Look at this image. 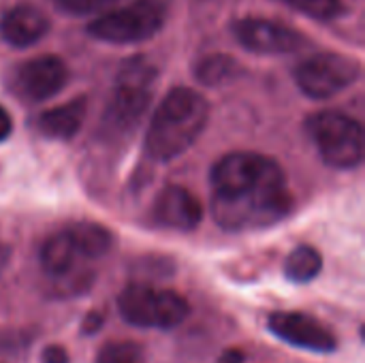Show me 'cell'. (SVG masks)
Listing matches in <instances>:
<instances>
[{
	"label": "cell",
	"instance_id": "cell-6",
	"mask_svg": "<svg viewBox=\"0 0 365 363\" xmlns=\"http://www.w3.org/2000/svg\"><path fill=\"white\" fill-rule=\"evenodd\" d=\"M167 19L163 0H135L115 11L103 13L88 24V34L103 43L133 45L152 39Z\"/></svg>",
	"mask_w": 365,
	"mask_h": 363
},
{
	"label": "cell",
	"instance_id": "cell-21",
	"mask_svg": "<svg viewBox=\"0 0 365 363\" xmlns=\"http://www.w3.org/2000/svg\"><path fill=\"white\" fill-rule=\"evenodd\" d=\"M103 325H105V312L92 310V312L86 315V319H83V323H81V334H83V336H92V334L101 332Z\"/></svg>",
	"mask_w": 365,
	"mask_h": 363
},
{
	"label": "cell",
	"instance_id": "cell-16",
	"mask_svg": "<svg viewBox=\"0 0 365 363\" xmlns=\"http://www.w3.org/2000/svg\"><path fill=\"white\" fill-rule=\"evenodd\" d=\"M323 270V257L312 246H297L284 261V276L295 285L312 282Z\"/></svg>",
	"mask_w": 365,
	"mask_h": 363
},
{
	"label": "cell",
	"instance_id": "cell-13",
	"mask_svg": "<svg viewBox=\"0 0 365 363\" xmlns=\"http://www.w3.org/2000/svg\"><path fill=\"white\" fill-rule=\"evenodd\" d=\"M49 32V19L32 4H17L0 19V34L13 47H32Z\"/></svg>",
	"mask_w": 365,
	"mask_h": 363
},
{
	"label": "cell",
	"instance_id": "cell-23",
	"mask_svg": "<svg viewBox=\"0 0 365 363\" xmlns=\"http://www.w3.org/2000/svg\"><path fill=\"white\" fill-rule=\"evenodd\" d=\"M13 131V120H11V113L0 105V143L11 135Z\"/></svg>",
	"mask_w": 365,
	"mask_h": 363
},
{
	"label": "cell",
	"instance_id": "cell-19",
	"mask_svg": "<svg viewBox=\"0 0 365 363\" xmlns=\"http://www.w3.org/2000/svg\"><path fill=\"white\" fill-rule=\"evenodd\" d=\"M94 363H145V353L139 344L120 340V342H109L105 344Z\"/></svg>",
	"mask_w": 365,
	"mask_h": 363
},
{
	"label": "cell",
	"instance_id": "cell-7",
	"mask_svg": "<svg viewBox=\"0 0 365 363\" xmlns=\"http://www.w3.org/2000/svg\"><path fill=\"white\" fill-rule=\"evenodd\" d=\"M359 62L336 51L310 56L304 62H299L293 71L297 88L314 101H325L340 94L342 90L353 86L359 79Z\"/></svg>",
	"mask_w": 365,
	"mask_h": 363
},
{
	"label": "cell",
	"instance_id": "cell-4",
	"mask_svg": "<svg viewBox=\"0 0 365 363\" xmlns=\"http://www.w3.org/2000/svg\"><path fill=\"white\" fill-rule=\"evenodd\" d=\"M306 131L329 167L355 169L364 160V128L342 111H317L308 116Z\"/></svg>",
	"mask_w": 365,
	"mask_h": 363
},
{
	"label": "cell",
	"instance_id": "cell-26",
	"mask_svg": "<svg viewBox=\"0 0 365 363\" xmlns=\"http://www.w3.org/2000/svg\"><path fill=\"white\" fill-rule=\"evenodd\" d=\"M98 2H115V0H98Z\"/></svg>",
	"mask_w": 365,
	"mask_h": 363
},
{
	"label": "cell",
	"instance_id": "cell-22",
	"mask_svg": "<svg viewBox=\"0 0 365 363\" xmlns=\"http://www.w3.org/2000/svg\"><path fill=\"white\" fill-rule=\"evenodd\" d=\"M41 362L43 363H71V357L66 353L64 347L60 344H49L43 349V355H41Z\"/></svg>",
	"mask_w": 365,
	"mask_h": 363
},
{
	"label": "cell",
	"instance_id": "cell-1",
	"mask_svg": "<svg viewBox=\"0 0 365 363\" xmlns=\"http://www.w3.org/2000/svg\"><path fill=\"white\" fill-rule=\"evenodd\" d=\"M212 216L225 231H255L284 220L293 210L282 167L259 152H231L210 173Z\"/></svg>",
	"mask_w": 365,
	"mask_h": 363
},
{
	"label": "cell",
	"instance_id": "cell-8",
	"mask_svg": "<svg viewBox=\"0 0 365 363\" xmlns=\"http://www.w3.org/2000/svg\"><path fill=\"white\" fill-rule=\"evenodd\" d=\"M38 261H41L43 272L53 280L56 291L60 295L83 293L94 280V274L81 265L88 259L81 257V252L77 250V246L66 229L49 235L43 242V246L38 250Z\"/></svg>",
	"mask_w": 365,
	"mask_h": 363
},
{
	"label": "cell",
	"instance_id": "cell-14",
	"mask_svg": "<svg viewBox=\"0 0 365 363\" xmlns=\"http://www.w3.org/2000/svg\"><path fill=\"white\" fill-rule=\"evenodd\" d=\"M86 116H88V98L77 96L60 107L43 111L38 116V131L49 139L68 141L81 131Z\"/></svg>",
	"mask_w": 365,
	"mask_h": 363
},
{
	"label": "cell",
	"instance_id": "cell-3",
	"mask_svg": "<svg viewBox=\"0 0 365 363\" xmlns=\"http://www.w3.org/2000/svg\"><path fill=\"white\" fill-rule=\"evenodd\" d=\"M156 75V68L143 58L122 64L103 113V126L109 135H128L137 128L152 103Z\"/></svg>",
	"mask_w": 365,
	"mask_h": 363
},
{
	"label": "cell",
	"instance_id": "cell-15",
	"mask_svg": "<svg viewBox=\"0 0 365 363\" xmlns=\"http://www.w3.org/2000/svg\"><path fill=\"white\" fill-rule=\"evenodd\" d=\"M66 231L71 233L81 257L88 261L101 259L111 250V244H113L111 233L96 223H77V225H71Z\"/></svg>",
	"mask_w": 365,
	"mask_h": 363
},
{
	"label": "cell",
	"instance_id": "cell-10",
	"mask_svg": "<svg viewBox=\"0 0 365 363\" xmlns=\"http://www.w3.org/2000/svg\"><path fill=\"white\" fill-rule=\"evenodd\" d=\"M267 327L278 340L310 353L327 355L338 349V340L331 329L304 312H274Z\"/></svg>",
	"mask_w": 365,
	"mask_h": 363
},
{
	"label": "cell",
	"instance_id": "cell-24",
	"mask_svg": "<svg viewBox=\"0 0 365 363\" xmlns=\"http://www.w3.org/2000/svg\"><path fill=\"white\" fill-rule=\"evenodd\" d=\"M218 363H246V355L242 351H237V349H229V351L222 353Z\"/></svg>",
	"mask_w": 365,
	"mask_h": 363
},
{
	"label": "cell",
	"instance_id": "cell-25",
	"mask_svg": "<svg viewBox=\"0 0 365 363\" xmlns=\"http://www.w3.org/2000/svg\"><path fill=\"white\" fill-rule=\"evenodd\" d=\"M9 257H11V248L4 246V244H0V274L6 267V263H9Z\"/></svg>",
	"mask_w": 365,
	"mask_h": 363
},
{
	"label": "cell",
	"instance_id": "cell-18",
	"mask_svg": "<svg viewBox=\"0 0 365 363\" xmlns=\"http://www.w3.org/2000/svg\"><path fill=\"white\" fill-rule=\"evenodd\" d=\"M278 2L319 21H334L344 13L342 0H278Z\"/></svg>",
	"mask_w": 365,
	"mask_h": 363
},
{
	"label": "cell",
	"instance_id": "cell-20",
	"mask_svg": "<svg viewBox=\"0 0 365 363\" xmlns=\"http://www.w3.org/2000/svg\"><path fill=\"white\" fill-rule=\"evenodd\" d=\"M53 2L62 13L68 15H88L101 4L98 0H53Z\"/></svg>",
	"mask_w": 365,
	"mask_h": 363
},
{
	"label": "cell",
	"instance_id": "cell-2",
	"mask_svg": "<svg viewBox=\"0 0 365 363\" xmlns=\"http://www.w3.org/2000/svg\"><path fill=\"white\" fill-rule=\"evenodd\" d=\"M210 120V103L195 88H173L150 120L145 150L154 160L169 163L190 150Z\"/></svg>",
	"mask_w": 365,
	"mask_h": 363
},
{
	"label": "cell",
	"instance_id": "cell-9",
	"mask_svg": "<svg viewBox=\"0 0 365 363\" xmlns=\"http://www.w3.org/2000/svg\"><path fill=\"white\" fill-rule=\"evenodd\" d=\"M233 34L242 47L265 56L293 53L306 45V36L299 30L265 17H242L235 21Z\"/></svg>",
	"mask_w": 365,
	"mask_h": 363
},
{
	"label": "cell",
	"instance_id": "cell-12",
	"mask_svg": "<svg viewBox=\"0 0 365 363\" xmlns=\"http://www.w3.org/2000/svg\"><path fill=\"white\" fill-rule=\"evenodd\" d=\"M154 220L173 231H192L201 225L203 208L199 199L184 186H167L154 201Z\"/></svg>",
	"mask_w": 365,
	"mask_h": 363
},
{
	"label": "cell",
	"instance_id": "cell-17",
	"mask_svg": "<svg viewBox=\"0 0 365 363\" xmlns=\"http://www.w3.org/2000/svg\"><path fill=\"white\" fill-rule=\"evenodd\" d=\"M240 71L242 68H240L237 60L231 56H225V53L207 56L195 68L197 79L205 86H222L227 81H233L240 75Z\"/></svg>",
	"mask_w": 365,
	"mask_h": 363
},
{
	"label": "cell",
	"instance_id": "cell-11",
	"mask_svg": "<svg viewBox=\"0 0 365 363\" xmlns=\"http://www.w3.org/2000/svg\"><path fill=\"white\" fill-rule=\"evenodd\" d=\"M68 81V66L56 56L32 58L17 66L13 83L28 101H47L56 96Z\"/></svg>",
	"mask_w": 365,
	"mask_h": 363
},
{
	"label": "cell",
	"instance_id": "cell-5",
	"mask_svg": "<svg viewBox=\"0 0 365 363\" xmlns=\"http://www.w3.org/2000/svg\"><path fill=\"white\" fill-rule=\"evenodd\" d=\"M118 310L126 323L145 329H173L190 315L186 297L178 291L139 282L122 289L118 295Z\"/></svg>",
	"mask_w": 365,
	"mask_h": 363
}]
</instances>
